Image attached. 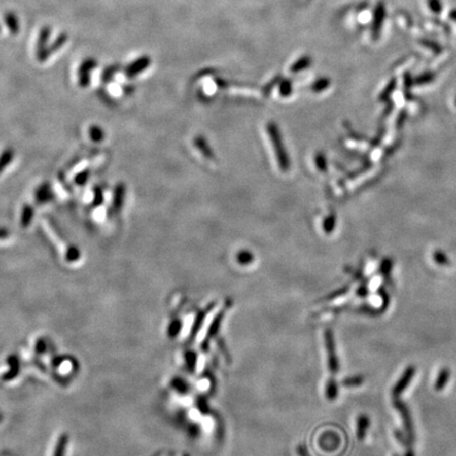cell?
I'll return each instance as SVG.
<instances>
[{"mask_svg": "<svg viewBox=\"0 0 456 456\" xmlns=\"http://www.w3.org/2000/svg\"><path fill=\"white\" fill-rule=\"evenodd\" d=\"M51 34V29L49 27H44L41 32H39V36L37 39V58L41 62H44L47 60L46 57V50L48 48L47 43L49 41V37Z\"/></svg>", "mask_w": 456, "mask_h": 456, "instance_id": "obj_1", "label": "cell"}, {"mask_svg": "<svg viewBox=\"0 0 456 456\" xmlns=\"http://www.w3.org/2000/svg\"><path fill=\"white\" fill-rule=\"evenodd\" d=\"M150 64V58L147 56H142L136 60L132 61L126 69V75L128 77H134L141 72L145 71Z\"/></svg>", "mask_w": 456, "mask_h": 456, "instance_id": "obj_2", "label": "cell"}, {"mask_svg": "<svg viewBox=\"0 0 456 456\" xmlns=\"http://www.w3.org/2000/svg\"><path fill=\"white\" fill-rule=\"evenodd\" d=\"M414 375H415V368L409 367L405 371V373L402 374L399 381L395 384V387L393 389V396L394 397H397L398 395H400L403 392V391L407 389V387L410 384V382H411Z\"/></svg>", "mask_w": 456, "mask_h": 456, "instance_id": "obj_3", "label": "cell"}, {"mask_svg": "<svg viewBox=\"0 0 456 456\" xmlns=\"http://www.w3.org/2000/svg\"><path fill=\"white\" fill-rule=\"evenodd\" d=\"M96 66V61L92 58H88L80 67V84L82 87H87L89 84V71L94 69Z\"/></svg>", "mask_w": 456, "mask_h": 456, "instance_id": "obj_4", "label": "cell"}, {"mask_svg": "<svg viewBox=\"0 0 456 456\" xmlns=\"http://www.w3.org/2000/svg\"><path fill=\"white\" fill-rule=\"evenodd\" d=\"M394 405H395V408L401 413L403 422H405V427L407 429V432L409 433V436L412 439L413 438V424H412L411 415L409 413L408 408L399 400H394Z\"/></svg>", "mask_w": 456, "mask_h": 456, "instance_id": "obj_5", "label": "cell"}, {"mask_svg": "<svg viewBox=\"0 0 456 456\" xmlns=\"http://www.w3.org/2000/svg\"><path fill=\"white\" fill-rule=\"evenodd\" d=\"M5 23L13 35H17L20 30L18 17L13 12H7L5 14Z\"/></svg>", "mask_w": 456, "mask_h": 456, "instance_id": "obj_6", "label": "cell"}, {"mask_svg": "<svg viewBox=\"0 0 456 456\" xmlns=\"http://www.w3.org/2000/svg\"><path fill=\"white\" fill-rule=\"evenodd\" d=\"M67 41H68V35L66 33H61L60 35H58L56 37L55 41L52 43L51 46H49L47 48V50H46V57H47V59L49 58L50 55L53 54L54 52L58 51L61 47H63V45L67 43Z\"/></svg>", "mask_w": 456, "mask_h": 456, "instance_id": "obj_7", "label": "cell"}, {"mask_svg": "<svg viewBox=\"0 0 456 456\" xmlns=\"http://www.w3.org/2000/svg\"><path fill=\"white\" fill-rule=\"evenodd\" d=\"M369 426H370V419L368 416L361 415L358 418V423H357V436L360 440L366 437L367 430H368Z\"/></svg>", "mask_w": 456, "mask_h": 456, "instance_id": "obj_8", "label": "cell"}, {"mask_svg": "<svg viewBox=\"0 0 456 456\" xmlns=\"http://www.w3.org/2000/svg\"><path fill=\"white\" fill-rule=\"evenodd\" d=\"M449 378H450V371L448 369H442L439 372L437 378H436V382H435L436 391L444 390V388L446 387V384L449 381Z\"/></svg>", "mask_w": 456, "mask_h": 456, "instance_id": "obj_9", "label": "cell"}, {"mask_svg": "<svg viewBox=\"0 0 456 456\" xmlns=\"http://www.w3.org/2000/svg\"><path fill=\"white\" fill-rule=\"evenodd\" d=\"M327 340H328V348H329V352H330V354H331V358H330V360H331V367H332V369H333L334 371H337V369L339 368V367H338V363H337L336 357H335V355H334V343H333V339H332L331 334L328 335Z\"/></svg>", "mask_w": 456, "mask_h": 456, "instance_id": "obj_10", "label": "cell"}, {"mask_svg": "<svg viewBox=\"0 0 456 456\" xmlns=\"http://www.w3.org/2000/svg\"><path fill=\"white\" fill-rule=\"evenodd\" d=\"M308 61V58H306L305 56L298 58L297 60H295L293 62V64L291 66V71L292 72H298L303 69V67L306 66V62Z\"/></svg>", "mask_w": 456, "mask_h": 456, "instance_id": "obj_11", "label": "cell"}, {"mask_svg": "<svg viewBox=\"0 0 456 456\" xmlns=\"http://www.w3.org/2000/svg\"><path fill=\"white\" fill-rule=\"evenodd\" d=\"M428 5L430 10H432L434 13H440L441 12V5L439 0H428Z\"/></svg>", "mask_w": 456, "mask_h": 456, "instance_id": "obj_12", "label": "cell"}, {"mask_svg": "<svg viewBox=\"0 0 456 456\" xmlns=\"http://www.w3.org/2000/svg\"><path fill=\"white\" fill-rule=\"evenodd\" d=\"M362 382H363V379L361 378V377H352V378L344 381V384H347L349 387H354V385H360Z\"/></svg>", "mask_w": 456, "mask_h": 456, "instance_id": "obj_13", "label": "cell"}, {"mask_svg": "<svg viewBox=\"0 0 456 456\" xmlns=\"http://www.w3.org/2000/svg\"><path fill=\"white\" fill-rule=\"evenodd\" d=\"M0 31H2V28H0Z\"/></svg>", "mask_w": 456, "mask_h": 456, "instance_id": "obj_14", "label": "cell"}]
</instances>
